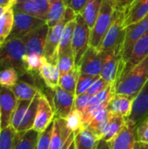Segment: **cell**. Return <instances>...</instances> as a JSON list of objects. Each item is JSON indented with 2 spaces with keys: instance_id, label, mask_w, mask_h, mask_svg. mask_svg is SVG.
Here are the masks:
<instances>
[{
  "instance_id": "6da1fadb",
  "label": "cell",
  "mask_w": 148,
  "mask_h": 149,
  "mask_svg": "<svg viewBox=\"0 0 148 149\" xmlns=\"http://www.w3.org/2000/svg\"><path fill=\"white\" fill-rule=\"evenodd\" d=\"M148 83V56L115 84L116 94L134 99Z\"/></svg>"
},
{
  "instance_id": "7a4b0ae2",
  "label": "cell",
  "mask_w": 148,
  "mask_h": 149,
  "mask_svg": "<svg viewBox=\"0 0 148 149\" xmlns=\"http://www.w3.org/2000/svg\"><path fill=\"white\" fill-rule=\"evenodd\" d=\"M125 13L123 10H116L113 23L107 31L102 43L98 49L101 52H113L121 57L123 43L126 35V27L124 25Z\"/></svg>"
},
{
  "instance_id": "3957f363",
  "label": "cell",
  "mask_w": 148,
  "mask_h": 149,
  "mask_svg": "<svg viewBox=\"0 0 148 149\" xmlns=\"http://www.w3.org/2000/svg\"><path fill=\"white\" fill-rule=\"evenodd\" d=\"M26 52L21 38H10L0 47V70L7 67L16 68L19 73L25 71Z\"/></svg>"
},
{
  "instance_id": "277c9868",
  "label": "cell",
  "mask_w": 148,
  "mask_h": 149,
  "mask_svg": "<svg viewBox=\"0 0 148 149\" xmlns=\"http://www.w3.org/2000/svg\"><path fill=\"white\" fill-rule=\"evenodd\" d=\"M117 10L114 0H103L99 16L96 22L90 31L89 45L92 48L99 49L103 38L109 30Z\"/></svg>"
},
{
  "instance_id": "5b68a950",
  "label": "cell",
  "mask_w": 148,
  "mask_h": 149,
  "mask_svg": "<svg viewBox=\"0 0 148 149\" xmlns=\"http://www.w3.org/2000/svg\"><path fill=\"white\" fill-rule=\"evenodd\" d=\"M76 16L77 14L74 12V10L67 7L62 19L54 26L49 28L44 51V57L46 58L48 62L57 65L58 46L60 44L64 28L69 21L75 19Z\"/></svg>"
},
{
  "instance_id": "8992f818",
  "label": "cell",
  "mask_w": 148,
  "mask_h": 149,
  "mask_svg": "<svg viewBox=\"0 0 148 149\" xmlns=\"http://www.w3.org/2000/svg\"><path fill=\"white\" fill-rule=\"evenodd\" d=\"M90 29L81 14L76 16V26L72 41V50L73 52L75 65L79 66L80 61L89 48Z\"/></svg>"
},
{
  "instance_id": "52a82bcc",
  "label": "cell",
  "mask_w": 148,
  "mask_h": 149,
  "mask_svg": "<svg viewBox=\"0 0 148 149\" xmlns=\"http://www.w3.org/2000/svg\"><path fill=\"white\" fill-rule=\"evenodd\" d=\"M46 24V21L27 13L14 10V24L10 38H23L31 31Z\"/></svg>"
},
{
  "instance_id": "ba28073f",
  "label": "cell",
  "mask_w": 148,
  "mask_h": 149,
  "mask_svg": "<svg viewBox=\"0 0 148 149\" xmlns=\"http://www.w3.org/2000/svg\"><path fill=\"white\" fill-rule=\"evenodd\" d=\"M148 31V16L142 20L126 27V35L121 52L120 64L126 61L136 42Z\"/></svg>"
},
{
  "instance_id": "9c48e42d",
  "label": "cell",
  "mask_w": 148,
  "mask_h": 149,
  "mask_svg": "<svg viewBox=\"0 0 148 149\" xmlns=\"http://www.w3.org/2000/svg\"><path fill=\"white\" fill-rule=\"evenodd\" d=\"M148 56V31L134 45L133 51L123 64L120 63L116 82ZM115 82V83H116Z\"/></svg>"
},
{
  "instance_id": "30bf717a",
  "label": "cell",
  "mask_w": 148,
  "mask_h": 149,
  "mask_svg": "<svg viewBox=\"0 0 148 149\" xmlns=\"http://www.w3.org/2000/svg\"><path fill=\"white\" fill-rule=\"evenodd\" d=\"M73 141L74 133L68 128L65 120L55 117L49 149H67Z\"/></svg>"
},
{
  "instance_id": "8fae6325",
  "label": "cell",
  "mask_w": 148,
  "mask_h": 149,
  "mask_svg": "<svg viewBox=\"0 0 148 149\" xmlns=\"http://www.w3.org/2000/svg\"><path fill=\"white\" fill-rule=\"evenodd\" d=\"M49 26L47 24L35 29L34 31L28 33L22 38L24 45L26 55L37 54L44 56V45L49 31Z\"/></svg>"
},
{
  "instance_id": "7c38bea8",
  "label": "cell",
  "mask_w": 148,
  "mask_h": 149,
  "mask_svg": "<svg viewBox=\"0 0 148 149\" xmlns=\"http://www.w3.org/2000/svg\"><path fill=\"white\" fill-rule=\"evenodd\" d=\"M18 100L9 87L0 86V115L2 130L10 127L12 115L17 107Z\"/></svg>"
},
{
  "instance_id": "4fadbf2b",
  "label": "cell",
  "mask_w": 148,
  "mask_h": 149,
  "mask_svg": "<svg viewBox=\"0 0 148 149\" xmlns=\"http://www.w3.org/2000/svg\"><path fill=\"white\" fill-rule=\"evenodd\" d=\"M147 116H148V83L133 99L132 113L126 119V125L136 128L139 123Z\"/></svg>"
},
{
  "instance_id": "5bb4252c",
  "label": "cell",
  "mask_w": 148,
  "mask_h": 149,
  "mask_svg": "<svg viewBox=\"0 0 148 149\" xmlns=\"http://www.w3.org/2000/svg\"><path fill=\"white\" fill-rule=\"evenodd\" d=\"M53 108L55 117L65 119L74 109L75 95L58 86L53 90Z\"/></svg>"
},
{
  "instance_id": "9a60e30c",
  "label": "cell",
  "mask_w": 148,
  "mask_h": 149,
  "mask_svg": "<svg viewBox=\"0 0 148 149\" xmlns=\"http://www.w3.org/2000/svg\"><path fill=\"white\" fill-rule=\"evenodd\" d=\"M54 118V108L50 104L46 96L41 93L32 129L38 133H42L50 126V124L53 121Z\"/></svg>"
},
{
  "instance_id": "2e32d148",
  "label": "cell",
  "mask_w": 148,
  "mask_h": 149,
  "mask_svg": "<svg viewBox=\"0 0 148 149\" xmlns=\"http://www.w3.org/2000/svg\"><path fill=\"white\" fill-rule=\"evenodd\" d=\"M80 73L100 77L102 70V53L89 46L79 65Z\"/></svg>"
},
{
  "instance_id": "e0dca14e",
  "label": "cell",
  "mask_w": 148,
  "mask_h": 149,
  "mask_svg": "<svg viewBox=\"0 0 148 149\" xmlns=\"http://www.w3.org/2000/svg\"><path fill=\"white\" fill-rule=\"evenodd\" d=\"M14 10L22 11L46 21L49 10L48 0H17L12 7Z\"/></svg>"
},
{
  "instance_id": "ac0fdd59",
  "label": "cell",
  "mask_w": 148,
  "mask_h": 149,
  "mask_svg": "<svg viewBox=\"0 0 148 149\" xmlns=\"http://www.w3.org/2000/svg\"><path fill=\"white\" fill-rule=\"evenodd\" d=\"M102 53V70L100 77L109 84H115L121 57L113 52Z\"/></svg>"
},
{
  "instance_id": "d6986e66",
  "label": "cell",
  "mask_w": 148,
  "mask_h": 149,
  "mask_svg": "<svg viewBox=\"0 0 148 149\" xmlns=\"http://www.w3.org/2000/svg\"><path fill=\"white\" fill-rule=\"evenodd\" d=\"M125 27L137 23L148 16V0H134L125 10Z\"/></svg>"
},
{
  "instance_id": "ffe728a7",
  "label": "cell",
  "mask_w": 148,
  "mask_h": 149,
  "mask_svg": "<svg viewBox=\"0 0 148 149\" xmlns=\"http://www.w3.org/2000/svg\"><path fill=\"white\" fill-rule=\"evenodd\" d=\"M126 123V120L122 115L109 111L108 120L103 130L101 140H104L107 142H112L120 133Z\"/></svg>"
},
{
  "instance_id": "44dd1931",
  "label": "cell",
  "mask_w": 148,
  "mask_h": 149,
  "mask_svg": "<svg viewBox=\"0 0 148 149\" xmlns=\"http://www.w3.org/2000/svg\"><path fill=\"white\" fill-rule=\"evenodd\" d=\"M136 137V128L125 125L118 136L111 142V149H133Z\"/></svg>"
},
{
  "instance_id": "7402d4cb",
  "label": "cell",
  "mask_w": 148,
  "mask_h": 149,
  "mask_svg": "<svg viewBox=\"0 0 148 149\" xmlns=\"http://www.w3.org/2000/svg\"><path fill=\"white\" fill-rule=\"evenodd\" d=\"M38 74L44 80L45 86L52 91L58 86L60 72L57 65L50 63L45 59L39 69Z\"/></svg>"
},
{
  "instance_id": "603a6c76",
  "label": "cell",
  "mask_w": 148,
  "mask_h": 149,
  "mask_svg": "<svg viewBox=\"0 0 148 149\" xmlns=\"http://www.w3.org/2000/svg\"><path fill=\"white\" fill-rule=\"evenodd\" d=\"M99 141V137L88 127H82L74 134L76 149H95Z\"/></svg>"
},
{
  "instance_id": "cb8c5ba5",
  "label": "cell",
  "mask_w": 148,
  "mask_h": 149,
  "mask_svg": "<svg viewBox=\"0 0 148 149\" xmlns=\"http://www.w3.org/2000/svg\"><path fill=\"white\" fill-rule=\"evenodd\" d=\"M133 101V99L126 95L115 94L108 106V110L112 113L122 115L126 120L132 113Z\"/></svg>"
},
{
  "instance_id": "d4e9b609",
  "label": "cell",
  "mask_w": 148,
  "mask_h": 149,
  "mask_svg": "<svg viewBox=\"0 0 148 149\" xmlns=\"http://www.w3.org/2000/svg\"><path fill=\"white\" fill-rule=\"evenodd\" d=\"M38 136L39 133L33 129L24 134L16 132L12 149H35Z\"/></svg>"
},
{
  "instance_id": "484cf974",
  "label": "cell",
  "mask_w": 148,
  "mask_h": 149,
  "mask_svg": "<svg viewBox=\"0 0 148 149\" xmlns=\"http://www.w3.org/2000/svg\"><path fill=\"white\" fill-rule=\"evenodd\" d=\"M41 92H39L35 97L34 99L31 101V104L24 114V117L18 127V129L17 130V133H25L31 129H32L34 121H35V118H36V114H37V111H38V102H39V99L41 96Z\"/></svg>"
},
{
  "instance_id": "4316f807",
  "label": "cell",
  "mask_w": 148,
  "mask_h": 149,
  "mask_svg": "<svg viewBox=\"0 0 148 149\" xmlns=\"http://www.w3.org/2000/svg\"><path fill=\"white\" fill-rule=\"evenodd\" d=\"M66 4L64 0H49V10L47 14L46 24L49 27L58 24L65 15Z\"/></svg>"
},
{
  "instance_id": "83f0119b",
  "label": "cell",
  "mask_w": 148,
  "mask_h": 149,
  "mask_svg": "<svg viewBox=\"0 0 148 149\" xmlns=\"http://www.w3.org/2000/svg\"><path fill=\"white\" fill-rule=\"evenodd\" d=\"M18 100H32L40 92L33 85L25 81H17L11 88Z\"/></svg>"
},
{
  "instance_id": "f1b7e54d",
  "label": "cell",
  "mask_w": 148,
  "mask_h": 149,
  "mask_svg": "<svg viewBox=\"0 0 148 149\" xmlns=\"http://www.w3.org/2000/svg\"><path fill=\"white\" fill-rule=\"evenodd\" d=\"M14 24V10L10 8L0 17V47L10 37Z\"/></svg>"
},
{
  "instance_id": "f546056e",
  "label": "cell",
  "mask_w": 148,
  "mask_h": 149,
  "mask_svg": "<svg viewBox=\"0 0 148 149\" xmlns=\"http://www.w3.org/2000/svg\"><path fill=\"white\" fill-rule=\"evenodd\" d=\"M79 74H80V71H79V66H76L72 71H70L66 73L60 74L58 86L61 87L62 89L67 91L68 93L75 95L77 82H78Z\"/></svg>"
},
{
  "instance_id": "4dcf8cb0",
  "label": "cell",
  "mask_w": 148,
  "mask_h": 149,
  "mask_svg": "<svg viewBox=\"0 0 148 149\" xmlns=\"http://www.w3.org/2000/svg\"><path fill=\"white\" fill-rule=\"evenodd\" d=\"M102 1L103 0H89V2L86 3L83 12H82V16L85 19V21L86 22L90 31L92 29L96 19L99 16L100 8H101V4H102Z\"/></svg>"
},
{
  "instance_id": "1f68e13d",
  "label": "cell",
  "mask_w": 148,
  "mask_h": 149,
  "mask_svg": "<svg viewBox=\"0 0 148 149\" xmlns=\"http://www.w3.org/2000/svg\"><path fill=\"white\" fill-rule=\"evenodd\" d=\"M75 26H76V18L69 21L65 24L64 31H63V33H62L60 44L58 46V57L59 54L72 50V38H73Z\"/></svg>"
},
{
  "instance_id": "d6a6232c",
  "label": "cell",
  "mask_w": 148,
  "mask_h": 149,
  "mask_svg": "<svg viewBox=\"0 0 148 149\" xmlns=\"http://www.w3.org/2000/svg\"><path fill=\"white\" fill-rule=\"evenodd\" d=\"M108 117H109V110L107 107L101 110L99 113H97L96 116L91 120L89 125L86 127L89 129H91L99 137V140H101V135L107 123Z\"/></svg>"
},
{
  "instance_id": "836d02e7",
  "label": "cell",
  "mask_w": 148,
  "mask_h": 149,
  "mask_svg": "<svg viewBox=\"0 0 148 149\" xmlns=\"http://www.w3.org/2000/svg\"><path fill=\"white\" fill-rule=\"evenodd\" d=\"M19 72L14 67H7L0 70V86L11 88L19 79Z\"/></svg>"
},
{
  "instance_id": "e575fe53",
  "label": "cell",
  "mask_w": 148,
  "mask_h": 149,
  "mask_svg": "<svg viewBox=\"0 0 148 149\" xmlns=\"http://www.w3.org/2000/svg\"><path fill=\"white\" fill-rule=\"evenodd\" d=\"M57 66L59 70L60 74L66 73L76 67L72 50L58 55L57 60Z\"/></svg>"
},
{
  "instance_id": "d590c367",
  "label": "cell",
  "mask_w": 148,
  "mask_h": 149,
  "mask_svg": "<svg viewBox=\"0 0 148 149\" xmlns=\"http://www.w3.org/2000/svg\"><path fill=\"white\" fill-rule=\"evenodd\" d=\"M31 100H18L17 101V105L15 112L12 115L11 122H10V126L16 132L18 129V127L24 117V114L31 104Z\"/></svg>"
},
{
  "instance_id": "8d00e7d4",
  "label": "cell",
  "mask_w": 148,
  "mask_h": 149,
  "mask_svg": "<svg viewBox=\"0 0 148 149\" xmlns=\"http://www.w3.org/2000/svg\"><path fill=\"white\" fill-rule=\"evenodd\" d=\"M83 113L78 109H73L65 119L68 128L74 134L79 131L83 126Z\"/></svg>"
},
{
  "instance_id": "74e56055",
  "label": "cell",
  "mask_w": 148,
  "mask_h": 149,
  "mask_svg": "<svg viewBox=\"0 0 148 149\" xmlns=\"http://www.w3.org/2000/svg\"><path fill=\"white\" fill-rule=\"evenodd\" d=\"M46 58L44 56L37 55V54H31L26 55L25 57V71L26 73H33L36 72H39L43 63Z\"/></svg>"
},
{
  "instance_id": "f35d334b",
  "label": "cell",
  "mask_w": 148,
  "mask_h": 149,
  "mask_svg": "<svg viewBox=\"0 0 148 149\" xmlns=\"http://www.w3.org/2000/svg\"><path fill=\"white\" fill-rule=\"evenodd\" d=\"M98 78H99L98 76H92V75L80 73L79 76V79H78V82H77L75 96L85 93L87 92V90L90 88V86L92 85V83Z\"/></svg>"
},
{
  "instance_id": "ab89813d",
  "label": "cell",
  "mask_w": 148,
  "mask_h": 149,
  "mask_svg": "<svg viewBox=\"0 0 148 149\" xmlns=\"http://www.w3.org/2000/svg\"><path fill=\"white\" fill-rule=\"evenodd\" d=\"M16 131L11 126L3 129L0 134V149H12Z\"/></svg>"
},
{
  "instance_id": "60d3db41",
  "label": "cell",
  "mask_w": 148,
  "mask_h": 149,
  "mask_svg": "<svg viewBox=\"0 0 148 149\" xmlns=\"http://www.w3.org/2000/svg\"><path fill=\"white\" fill-rule=\"evenodd\" d=\"M53 129V121L50 124V126L42 133H39V136L38 139L37 146L35 149H49L51 144V139L52 135Z\"/></svg>"
},
{
  "instance_id": "b9f144b4",
  "label": "cell",
  "mask_w": 148,
  "mask_h": 149,
  "mask_svg": "<svg viewBox=\"0 0 148 149\" xmlns=\"http://www.w3.org/2000/svg\"><path fill=\"white\" fill-rule=\"evenodd\" d=\"M136 137L137 141L148 143V116L136 127Z\"/></svg>"
},
{
  "instance_id": "7bdbcfd3",
  "label": "cell",
  "mask_w": 148,
  "mask_h": 149,
  "mask_svg": "<svg viewBox=\"0 0 148 149\" xmlns=\"http://www.w3.org/2000/svg\"><path fill=\"white\" fill-rule=\"evenodd\" d=\"M92 95L88 93H83L80 95L75 96V103H74V108L81 111L82 113L85 112V110L88 107L90 100L92 99Z\"/></svg>"
},
{
  "instance_id": "ee69618b",
  "label": "cell",
  "mask_w": 148,
  "mask_h": 149,
  "mask_svg": "<svg viewBox=\"0 0 148 149\" xmlns=\"http://www.w3.org/2000/svg\"><path fill=\"white\" fill-rule=\"evenodd\" d=\"M110 84L108 82H106L105 79H103L101 77H99L93 83L92 85L90 86V88L87 90L86 93L92 95V96H94L96 95L97 93H99V92L103 91L104 89H106Z\"/></svg>"
},
{
  "instance_id": "f6af8a7d",
  "label": "cell",
  "mask_w": 148,
  "mask_h": 149,
  "mask_svg": "<svg viewBox=\"0 0 148 149\" xmlns=\"http://www.w3.org/2000/svg\"><path fill=\"white\" fill-rule=\"evenodd\" d=\"M66 6L74 10V12L78 14H82L86 3L89 0H64Z\"/></svg>"
},
{
  "instance_id": "bcb514c9",
  "label": "cell",
  "mask_w": 148,
  "mask_h": 149,
  "mask_svg": "<svg viewBox=\"0 0 148 149\" xmlns=\"http://www.w3.org/2000/svg\"><path fill=\"white\" fill-rule=\"evenodd\" d=\"M117 5V9L120 10H125L134 0H114Z\"/></svg>"
},
{
  "instance_id": "7dc6e473",
  "label": "cell",
  "mask_w": 148,
  "mask_h": 149,
  "mask_svg": "<svg viewBox=\"0 0 148 149\" xmlns=\"http://www.w3.org/2000/svg\"><path fill=\"white\" fill-rule=\"evenodd\" d=\"M17 0H0V7L10 9L14 6Z\"/></svg>"
},
{
  "instance_id": "c3c4849f",
  "label": "cell",
  "mask_w": 148,
  "mask_h": 149,
  "mask_svg": "<svg viewBox=\"0 0 148 149\" xmlns=\"http://www.w3.org/2000/svg\"><path fill=\"white\" fill-rule=\"evenodd\" d=\"M133 149H148V143L140 141H136Z\"/></svg>"
},
{
  "instance_id": "681fc988",
  "label": "cell",
  "mask_w": 148,
  "mask_h": 149,
  "mask_svg": "<svg viewBox=\"0 0 148 149\" xmlns=\"http://www.w3.org/2000/svg\"><path fill=\"white\" fill-rule=\"evenodd\" d=\"M7 10H9V9H6V8H2V7H0V17L3 16V14Z\"/></svg>"
},
{
  "instance_id": "f907efd6",
  "label": "cell",
  "mask_w": 148,
  "mask_h": 149,
  "mask_svg": "<svg viewBox=\"0 0 148 149\" xmlns=\"http://www.w3.org/2000/svg\"><path fill=\"white\" fill-rule=\"evenodd\" d=\"M67 149H76V147H75V144H74V141L72 142V144L69 146V148Z\"/></svg>"
},
{
  "instance_id": "816d5d0a",
  "label": "cell",
  "mask_w": 148,
  "mask_h": 149,
  "mask_svg": "<svg viewBox=\"0 0 148 149\" xmlns=\"http://www.w3.org/2000/svg\"><path fill=\"white\" fill-rule=\"evenodd\" d=\"M1 131H2V127H1V115H0V134H1Z\"/></svg>"
},
{
  "instance_id": "f5cc1de1",
  "label": "cell",
  "mask_w": 148,
  "mask_h": 149,
  "mask_svg": "<svg viewBox=\"0 0 148 149\" xmlns=\"http://www.w3.org/2000/svg\"><path fill=\"white\" fill-rule=\"evenodd\" d=\"M48 1H49V0H48Z\"/></svg>"
}]
</instances>
